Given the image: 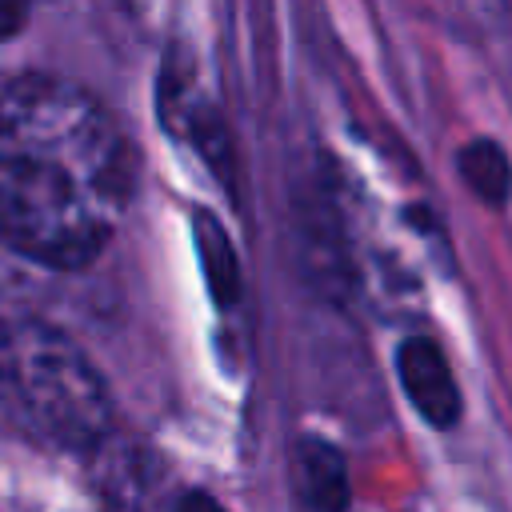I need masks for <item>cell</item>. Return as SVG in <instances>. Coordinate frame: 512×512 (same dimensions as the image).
Wrapping results in <instances>:
<instances>
[{
    "label": "cell",
    "mask_w": 512,
    "mask_h": 512,
    "mask_svg": "<svg viewBox=\"0 0 512 512\" xmlns=\"http://www.w3.org/2000/svg\"><path fill=\"white\" fill-rule=\"evenodd\" d=\"M136 156L112 112L72 80L20 76L0 92V240L76 272L116 236Z\"/></svg>",
    "instance_id": "obj_1"
},
{
    "label": "cell",
    "mask_w": 512,
    "mask_h": 512,
    "mask_svg": "<svg viewBox=\"0 0 512 512\" xmlns=\"http://www.w3.org/2000/svg\"><path fill=\"white\" fill-rule=\"evenodd\" d=\"M296 464H300V492L312 512H344L348 508V472H344V456L332 444H324V440L300 444Z\"/></svg>",
    "instance_id": "obj_4"
},
{
    "label": "cell",
    "mask_w": 512,
    "mask_h": 512,
    "mask_svg": "<svg viewBox=\"0 0 512 512\" xmlns=\"http://www.w3.org/2000/svg\"><path fill=\"white\" fill-rule=\"evenodd\" d=\"M24 20H28L24 0H0V44L12 40V36H20Z\"/></svg>",
    "instance_id": "obj_6"
},
{
    "label": "cell",
    "mask_w": 512,
    "mask_h": 512,
    "mask_svg": "<svg viewBox=\"0 0 512 512\" xmlns=\"http://www.w3.org/2000/svg\"><path fill=\"white\" fill-rule=\"evenodd\" d=\"M396 376H400L408 404L432 428H452L460 420V388H456V376L436 340L408 336L396 352Z\"/></svg>",
    "instance_id": "obj_3"
},
{
    "label": "cell",
    "mask_w": 512,
    "mask_h": 512,
    "mask_svg": "<svg viewBox=\"0 0 512 512\" xmlns=\"http://www.w3.org/2000/svg\"><path fill=\"white\" fill-rule=\"evenodd\" d=\"M180 512H224V508H220V504H212L208 496H188Z\"/></svg>",
    "instance_id": "obj_7"
},
{
    "label": "cell",
    "mask_w": 512,
    "mask_h": 512,
    "mask_svg": "<svg viewBox=\"0 0 512 512\" xmlns=\"http://www.w3.org/2000/svg\"><path fill=\"white\" fill-rule=\"evenodd\" d=\"M0 396L36 440L88 452L108 440L112 396L72 336L44 320L0 328Z\"/></svg>",
    "instance_id": "obj_2"
},
{
    "label": "cell",
    "mask_w": 512,
    "mask_h": 512,
    "mask_svg": "<svg viewBox=\"0 0 512 512\" xmlns=\"http://www.w3.org/2000/svg\"><path fill=\"white\" fill-rule=\"evenodd\" d=\"M460 176L468 180V188L488 200V204H504L508 200V188H512V168H508V156L492 144V140H472L464 152H460Z\"/></svg>",
    "instance_id": "obj_5"
}]
</instances>
